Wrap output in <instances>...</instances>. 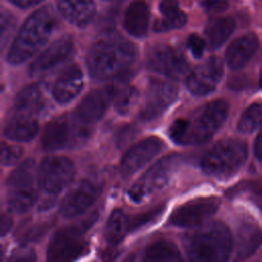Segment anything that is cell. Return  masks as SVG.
Returning <instances> with one entry per match:
<instances>
[{
	"instance_id": "29",
	"label": "cell",
	"mask_w": 262,
	"mask_h": 262,
	"mask_svg": "<svg viewBox=\"0 0 262 262\" xmlns=\"http://www.w3.org/2000/svg\"><path fill=\"white\" fill-rule=\"evenodd\" d=\"M262 125V103L255 102L249 105L242 114L237 128L243 133H250Z\"/></svg>"
},
{
	"instance_id": "16",
	"label": "cell",
	"mask_w": 262,
	"mask_h": 262,
	"mask_svg": "<svg viewBox=\"0 0 262 262\" xmlns=\"http://www.w3.org/2000/svg\"><path fill=\"white\" fill-rule=\"evenodd\" d=\"M101 187L89 179L82 180L64 198L60 206V213L64 218H74L86 212L97 200Z\"/></svg>"
},
{
	"instance_id": "20",
	"label": "cell",
	"mask_w": 262,
	"mask_h": 262,
	"mask_svg": "<svg viewBox=\"0 0 262 262\" xmlns=\"http://www.w3.org/2000/svg\"><path fill=\"white\" fill-rule=\"evenodd\" d=\"M262 244V229L251 220L238 225L234 244V261L241 262L252 256Z\"/></svg>"
},
{
	"instance_id": "13",
	"label": "cell",
	"mask_w": 262,
	"mask_h": 262,
	"mask_svg": "<svg viewBox=\"0 0 262 262\" xmlns=\"http://www.w3.org/2000/svg\"><path fill=\"white\" fill-rule=\"evenodd\" d=\"M223 76V64L219 57L211 56L192 70L186 78V86L194 95L212 92Z\"/></svg>"
},
{
	"instance_id": "15",
	"label": "cell",
	"mask_w": 262,
	"mask_h": 262,
	"mask_svg": "<svg viewBox=\"0 0 262 262\" xmlns=\"http://www.w3.org/2000/svg\"><path fill=\"white\" fill-rule=\"evenodd\" d=\"M163 141L155 136L144 138L131 146L124 157L122 158L120 165V172L124 177H128L148 162H150L163 148Z\"/></svg>"
},
{
	"instance_id": "37",
	"label": "cell",
	"mask_w": 262,
	"mask_h": 262,
	"mask_svg": "<svg viewBox=\"0 0 262 262\" xmlns=\"http://www.w3.org/2000/svg\"><path fill=\"white\" fill-rule=\"evenodd\" d=\"M187 46L189 47L192 55L195 57V58H200L202 57L203 53H204V49H205V46H206V43L205 41L199 37L198 35L195 34H191L188 39H187Z\"/></svg>"
},
{
	"instance_id": "47",
	"label": "cell",
	"mask_w": 262,
	"mask_h": 262,
	"mask_svg": "<svg viewBox=\"0 0 262 262\" xmlns=\"http://www.w3.org/2000/svg\"><path fill=\"white\" fill-rule=\"evenodd\" d=\"M104 1H112V2H121L123 0H104Z\"/></svg>"
},
{
	"instance_id": "44",
	"label": "cell",
	"mask_w": 262,
	"mask_h": 262,
	"mask_svg": "<svg viewBox=\"0 0 262 262\" xmlns=\"http://www.w3.org/2000/svg\"><path fill=\"white\" fill-rule=\"evenodd\" d=\"M255 155L260 162H262V130L259 133L255 143Z\"/></svg>"
},
{
	"instance_id": "25",
	"label": "cell",
	"mask_w": 262,
	"mask_h": 262,
	"mask_svg": "<svg viewBox=\"0 0 262 262\" xmlns=\"http://www.w3.org/2000/svg\"><path fill=\"white\" fill-rule=\"evenodd\" d=\"M39 126L36 119L13 116L4 128V135L13 141H30L38 133Z\"/></svg>"
},
{
	"instance_id": "30",
	"label": "cell",
	"mask_w": 262,
	"mask_h": 262,
	"mask_svg": "<svg viewBox=\"0 0 262 262\" xmlns=\"http://www.w3.org/2000/svg\"><path fill=\"white\" fill-rule=\"evenodd\" d=\"M186 21H187L186 14L183 11L177 9L173 12L163 14V17L161 19H158L155 23L154 30L158 33L168 32V31L183 27L186 24Z\"/></svg>"
},
{
	"instance_id": "27",
	"label": "cell",
	"mask_w": 262,
	"mask_h": 262,
	"mask_svg": "<svg viewBox=\"0 0 262 262\" xmlns=\"http://www.w3.org/2000/svg\"><path fill=\"white\" fill-rule=\"evenodd\" d=\"M142 262H183V260L178 247L173 242L159 239L146 248Z\"/></svg>"
},
{
	"instance_id": "1",
	"label": "cell",
	"mask_w": 262,
	"mask_h": 262,
	"mask_svg": "<svg viewBox=\"0 0 262 262\" xmlns=\"http://www.w3.org/2000/svg\"><path fill=\"white\" fill-rule=\"evenodd\" d=\"M96 41L87 56V69L93 80L104 81L125 74L133 64L136 50L132 43L117 34Z\"/></svg>"
},
{
	"instance_id": "23",
	"label": "cell",
	"mask_w": 262,
	"mask_h": 262,
	"mask_svg": "<svg viewBox=\"0 0 262 262\" xmlns=\"http://www.w3.org/2000/svg\"><path fill=\"white\" fill-rule=\"evenodd\" d=\"M62 16L73 25L84 27L95 14L93 0H56Z\"/></svg>"
},
{
	"instance_id": "11",
	"label": "cell",
	"mask_w": 262,
	"mask_h": 262,
	"mask_svg": "<svg viewBox=\"0 0 262 262\" xmlns=\"http://www.w3.org/2000/svg\"><path fill=\"white\" fill-rule=\"evenodd\" d=\"M177 97V88L168 82L150 81L145 99L139 113V119L144 122L152 121L162 116Z\"/></svg>"
},
{
	"instance_id": "2",
	"label": "cell",
	"mask_w": 262,
	"mask_h": 262,
	"mask_svg": "<svg viewBox=\"0 0 262 262\" xmlns=\"http://www.w3.org/2000/svg\"><path fill=\"white\" fill-rule=\"evenodd\" d=\"M228 103L223 99L210 101L198 108L190 118H179L170 127V137L182 145L202 144L210 140L225 123Z\"/></svg>"
},
{
	"instance_id": "45",
	"label": "cell",
	"mask_w": 262,
	"mask_h": 262,
	"mask_svg": "<svg viewBox=\"0 0 262 262\" xmlns=\"http://www.w3.org/2000/svg\"><path fill=\"white\" fill-rule=\"evenodd\" d=\"M1 233L2 235H4L10 228H11V225H12V221L9 217L7 216H3L2 217V221H1Z\"/></svg>"
},
{
	"instance_id": "18",
	"label": "cell",
	"mask_w": 262,
	"mask_h": 262,
	"mask_svg": "<svg viewBox=\"0 0 262 262\" xmlns=\"http://www.w3.org/2000/svg\"><path fill=\"white\" fill-rule=\"evenodd\" d=\"M259 39L249 32L234 39L225 51V60L231 70L243 69L258 50Z\"/></svg>"
},
{
	"instance_id": "28",
	"label": "cell",
	"mask_w": 262,
	"mask_h": 262,
	"mask_svg": "<svg viewBox=\"0 0 262 262\" xmlns=\"http://www.w3.org/2000/svg\"><path fill=\"white\" fill-rule=\"evenodd\" d=\"M129 231V220L122 210H114L105 227V238L112 246L118 245Z\"/></svg>"
},
{
	"instance_id": "31",
	"label": "cell",
	"mask_w": 262,
	"mask_h": 262,
	"mask_svg": "<svg viewBox=\"0 0 262 262\" xmlns=\"http://www.w3.org/2000/svg\"><path fill=\"white\" fill-rule=\"evenodd\" d=\"M163 211H164V206H158L151 210H148L144 213L134 216L131 220H129V231L137 230V229L151 223L152 221H155L162 215Z\"/></svg>"
},
{
	"instance_id": "6",
	"label": "cell",
	"mask_w": 262,
	"mask_h": 262,
	"mask_svg": "<svg viewBox=\"0 0 262 262\" xmlns=\"http://www.w3.org/2000/svg\"><path fill=\"white\" fill-rule=\"evenodd\" d=\"M247 145L236 139H225L216 143L202 158L203 171L217 178L234 175L247 160Z\"/></svg>"
},
{
	"instance_id": "21",
	"label": "cell",
	"mask_w": 262,
	"mask_h": 262,
	"mask_svg": "<svg viewBox=\"0 0 262 262\" xmlns=\"http://www.w3.org/2000/svg\"><path fill=\"white\" fill-rule=\"evenodd\" d=\"M45 107V96L41 85L32 84L25 87L15 97L14 116L36 119Z\"/></svg>"
},
{
	"instance_id": "9",
	"label": "cell",
	"mask_w": 262,
	"mask_h": 262,
	"mask_svg": "<svg viewBox=\"0 0 262 262\" xmlns=\"http://www.w3.org/2000/svg\"><path fill=\"white\" fill-rule=\"evenodd\" d=\"M75 173V165L69 158L47 157L41 162L38 169L40 186L47 193H59L73 181Z\"/></svg>"
},
{
	"instance_id": "32",
	"label": "cell",
	"mask_w": 262,
	"mask_h": 262,
	"mask_svg": "<svg viewBox=\"0 0 262 262\" xmlns=\"http://www.w3.org/2000/svg\"><path fill=\"white\" fill-rule=\"evenodd\" d=\"M137 99V90L134 87L125 88L118 96L116 110L121 115H127L134 106Z\"/></svg>"
},
{
	"instance_id": "24",
	"label": "cell",
	"mask_w": 262,
	"mask_h": 262,
	"mask_svg": "<svg viewBox=\"0 0 262 262\" xmlns=\"http://www.w3.org/2000/svg\"><path fill=\"white\" fill-rule=\"evenodd\" d=\"M149 24V8L142 0L132 2L124 16V27L126 31L134 37H143Z\"/></svg>"
},
{
	"instance_id": "34",
	"label": "cell",
	"mask_w": 262,
	"mask_h": 262,
	"mask_svg": "<svg viewBox=\"0 0 262 262\" xmlns=\"http://www.w3.org/2000/svg\"><path fill=\"white\" fill-rule=\"evenodd\" d=\"M15 17L8 11H3L1 15V43L4 46L6 40L11 35L15 26Z\"/></svg>"
},
{
	"instance_id": "12",
	"label": "cell",
	"mask_w": 262,
	"mask_h": 262,
	"mask_svg": "<svg viewBox=\"0 0 262 262\" xmlns=\"http://www.w3.org/2000/svg\"><path fill=\"white\" fill-rule=\"evenodd\" d=\"M219 205V200L215 198L198 199L187 202L174 210L169 222L178 227L199 226L217 212Z\"/></svg>"
},
{
	"instance_id": "19",
	"label": "cell",
	"mask_w": 262,
	"mask_h": 262,
	"mask_svg": "<svg viewBox=\"0 0 262 262\" xmlns=\"http://www.w3.org/2000/svg\"><path fill=\"white\" fill-rule=\"evenodd\" d=\"M83 73L78 64L68 67L56 79L52 87V95L59 103H68L82 90Z\"/></svg>"
},
{
	"instance_id": "17",
	"label": "cell",
	"mask_w": 262,
	"mask_h": 262,
	"mask_svg": "<svg viewBox=\"0 0 262 262\" xmlns=\"http://www.w3.org/2000/svg\"><path fill=\"white\" fill-rule=\"evenodd\" d=\"M74 51V44L69 38H61L53 42L30 66L29 72L33 76L42 75L66 61Z\"/></svg>"
},
{
	"instance_id": "7",
	"label": "cell",
	"mask_w": 262,
	"mask_h": 262,
	"mask_svg": "<svg viewBox=\"0 0 262 262\" xmlns=\"http://www.w3.org/2000/svg\"><path fill=\"white\" fill-rule=\"evenodd\" d=\"M86 229L81 223L57 230L48 245L46 262H74L86 254L88 251V242L84 237Z\"/></svg>"
},
{
	"instance_id": "36",
	"label": "cell",
	"mask_w": 262,
	"mask_h": 262,
	"mask_svg": "<svg viewBox=\"0 0 262 262\" xmlns=\"http://www.w3.org/2000/svg\"><path fill=\"white\" fill-rule=\"evenodd\" d=\"M202 6L208 13L216 14L225 11L229 6V2L228 0H203Z\"/></svg>"
},
{
	"instance_id": "39",
	"label": "cell",
	"mask_w": 262,
	"mask_h": 262,
	"mask_svg": "<svg viewBox=\"0 0 262 262\" xmlns=\"http://www.w3.org/2000/svg\"><path fill=\"white\" fill-rule=\"evenodd\" d=\"M7 262H36V253L33 249H25L10 257Z\"/></svg>"
},
{
	"instance_id": "43",
	"label": "cell",
	"mask_w": 262,
	"mask_h": 262,
	"mask_svg": "<svg viewBox=\"0 0 262 262\" xmlns=\"http://www.w3.org/2000/svg\"><path fill=\"white\" fill-rule=\"evenodd\" d=\"M130 135H133V132H132V128L129 129H123L119 134H118V143L119 144H125L127 142V139L126 138H130Z\"/></svg>"
},
{
	"instance_id": "35",
	"label": "cell",
	"mask_w": 262,
	"mask_h": 262,
	"mask_svg": "<svg viewBox=\"0 0 262 262\" xmlns=\"http://www.w3.org/2000/svg\"><path fill=\"white\" fill-rule=\"evenodd\" d=\"M50 228V223H41L29 228L26 232H24L21 241L24 242H32L40 238L42 235L46 233V231Z\"/></svg>"
},
{
	"instance_id": "41",
	"label": "cell",
	"mask_w": 262,
	"mask_h": 262,
	"mask_svg": "<svg viewBox=\"0 0 262 262\" xmlns=\"http://www.w3.org/2000/svg\"><path fill=\"white\" fill-rule=\"evenodd\" d=\"M159 8L162 14H167L179 9L178 3L175 0H162L159 5Z\"/></svg>"
},
{
	"instance_id": "10",
	"label": "cell",
	"mask_w": 262,
	"mask_h": 262,
	"mask_svg": "<svg viewBox=\"0 0 262 262\" xmlns=\"http://www.w3.org/2000/svg\"><path fill=\"white\" fill-rule=\"evenodd\" d=\"M147 67L170 79L179 80L188 71V63L183 53L167 44L152 46L146 55Z\"/></svg>"
},
{
	"instance_id": "5",
	"label": "cell",
	"mask_w": 262,
	"mask_h": 262,
	"mask_svg": "<svg viewBox=\"0 0 262 262\" xmlns=\"http://www.w3.org/2000/svg\"><path fill=\"white\" fill-rule=\"evenodd\" d=\"M39 175L32 159L23 162L11 172L6 181V205L10 212L23 214L37 202L39 195Z\"/></svg>"
},
{
	"instance_id": "8",
	"label": "cell",
	"mask_w": 262,
	"mask_h": 262,
	"mask_svg": "<svg viewBox=\"0 0 262 262\" xmlns=\"http://www.w3.org/2000/svg\"><path fill=\"white\" fill-rule=\"evenodd\" d=\"M178 156H168L154 164L129 189V198L134 203H141L170 181L179 164Z\"/></svg>"
},
{
	"instance_id": "26",
	"label": "cell",
	"mask_w": 262,
	"mask_h": 262,
	"mask_svg": "<svg viewBox=\"0 0 262 262\" xmlns=\"http://www.w3.org/2000/svg\"><path fill=\"white\" fill-rule=\"evenodd\" d=\"M235 26L234 19L230 16L213 19L205 30L209 49L215 50L222 46L233 33Z\"/></svg>"
},
{
	"instance_id": "4",
	"label": "cell",
	"mask_w": 262,
	"mask_h": 262,
	"mask_svg": "<svg viewBox=\"0 0 262 262\" xmlns=\"http://www.w3.org/2000/svg\"><path fill=\"white\" fill-rule=\"evenodd\" d=\"M231 245L228 227L220 221L211 222L187 238L184 262H227Z\"/></svg>"
},
{
	"instance_id": "46",
	"label": "cell",
	"mask_w": 262,
	"mask_h": 262,
	"mask_svg": "<svg viewBox=\"0 0 262 262\" xmlns=\"http://www.w3.org/2000/svg\"><path fill=\"white\" fill-rule=\"evenodd\" d=\"M259 84H260V86L262 87V72H261V75H260V79H259Z\"/></svg>"
},
{
	"instance_id": "33",
	"label": "cell",
	"mask_w": 262,
	"mask_h": 262,
	"mask_svg": "<svg viewBox=\"0 0 262 262\" xmlns=\"http://www.w3.org/2000/svg\"><path fill=\"white\" fill-rule=\"evenodd\" d=\"M23 155V148L17 145H9L5 142L1 144V162L4 166L13 165Z\"/></svg>"
},
{
	"instance_id": "14",
	"label": "cell",
	"mask_w": 262,
	"mask_h": 262,
	"mask_svg": "<svg viewBox=\"0 0 262 262\" xmlns=\"http://www.w3.org/2000/svg\"><path fill=\"white\" fill-rule=\"evenodd\" d=\"M115 95L114 86H105L89 92L75 111L76 120L83 125L97 122L106 112Z\"/></svg>"
},
{
	"instance_id": "42",
	"label": "cell",
	"mask_w": 262,
	"mask_h": 262,
	"mask_svg": "<svg viewBox=\"0 0 262 262\" xmlns=\"http://www.w3.org/2000/svg\"><path fill=\"white\" fill-rule=\"evenodd\" d=\"M9 1L20 8H28L40 3L42 0H9Z\"/></svg>"
},
{
	"instance_id": "3",
	"label": "cell",
	"mask_w": 262,
	"mask_h": 262,
	"mask_svg": "<svg viewBox=\"0 0 262 262\" xmlns=\"http://www.w3.org/2000/svg\"><path fill=\"white\" fill-rule=\"evenodd\" d=\"M56 25L55 13L50 7L45 6L33 12L13 41L7 54V61L11 64H20L29 59L48 42Z\"/></svg>"
},
{
	"instance_id": "22",
	"label": "cell",
	"mask_w": 262,
	"mask_h": 262,
	"mask_svg": "<svg viewBox=\"0 0 262 262\" xmlns=\"http://www.w3.org/2000/svg\"><path fill=\"white\" fill-rule=\"evenodd\" d=\"M74 137V130L63 119L54 120L47 124L41 138L42 147L48 151L66 148Z\"/></svg>"
},
{
	"instance_id": "40",
	"label": "cell",
	"mask_w": 262,
	"mask_h": 262,
	"mask_svg": "<svg viewBox=\"0 0 262 262\" xmlns=\"http://www.w3.org/2000/svg\"><path fill=\"white\" fill-rule=\"evenodd\" d=\"M116 17H117V10H108L105 11L99 20V26L102 30H106V33H108L114 25L116 24Z\"/></svg>"
},
{
	"instance_id": "38",
	"label": "cell",
	"mask_w": 262,
	"mask_h": 262,
	"mask_svg": "<svg viewBox=\"0 0 262 262\" xmlns=\"http://www.w3.org/2000/svg\"><path fill=\"white\" fill-rule=\"evenodd\" d=\"M247 190L249 191L251 199L262 210V179L248 184Z\"/></svg>"
}]
</instances>
